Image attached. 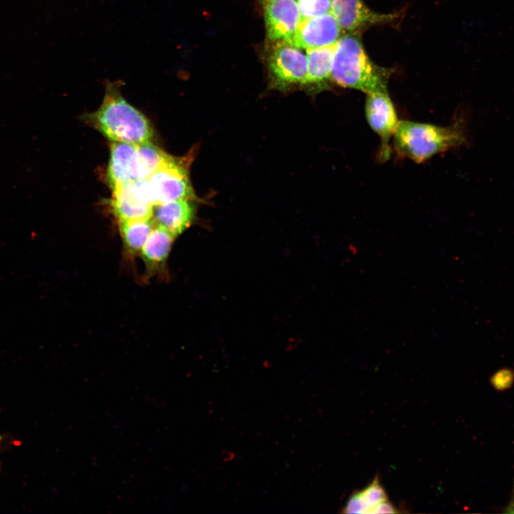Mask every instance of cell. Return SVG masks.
Listing matches in <instances>:
<instances>
[{
    "instance_id": "1",
    "label": "cell",
    "mask_w": 514,
    "mask_h": 514,
    "mask_svg": "<svg viewBox=\"0 0 514 514\" xmlns=\"http://www.w3.org/2000/svg\"><path fill=\"white\" fill-rule=\"evenodd\" d=\"M121 87V81L109 82L101 105L86 121L113 142H149L153 136L149 121L124 98Z\"/></svg>"
},
{
    "instance_id": "2",
    "label": "cell",
    "mask_w": 514,
    "mask_h": 514,
    "mask_svg": "<svg viewBox=\"0 0 514 514\" xmlns=\"http://www.w3.org/2000/svg\"><path fill=\"white\" fill-rule=\"evenodd\" d=\"M397 154L416 163H422L435 155L467 143L463 119L448 126L399 121L393 135Z\"/></svg>"
},
{
    "instance_id": "3",
    "label": "cell",
    "mask_w": 514,
    "mask_h": 514,
    "mask_svg": "<svg viewBox=\"0 0 514 514\" xmlns=\"http://www.w3.org/2000/svg\"><path fill=\"white\" fill-rule=\"evenodd\" d=\"M388 74L371 62L355 36H341L336 44L331 79L338 86L366 94L386 90Z\"/></svg>"
},
{
    "instance_id": "4",
    "label": "cell",
    "mask_w": 514,
    "mask_h": 514,
    "mask_svg": "<svg viewBox=\"0 0 514 514\" xmlns=\"http://www.w3.org/2000/svg\"><path fill=\"white\" fill-rule=\"evenodd\" d=\"M191 161L189 156L173 157L147 178L154 205L195 198L188 176Z\"/></svg>"
},
{
    "instance_id": "5",
    "label": "cell",
    "mask_w": 514,
    "mask_h": 514,
    "mask_svg": "<svg viewBox=\"0 0 514 514\" xmlns=\"http://www.w3.org/2000/svg\"><path fill=\"white\" fill-rule=\"evenodd\" d=\"M298 49L283 41L273 42L268 56V66L274 86L285 89L296 84H305L307 58Z\"/></svg>"
},
{
    "instance_id": "6",
    "label": "cell",
    "mask_w": 514,
    "mask_h": 514,
    "mask_svg": "<svg viewBox=\"0 0 514 514\" xmlns=\"http://www.w3.org/2000/svg\"><path fill=\"white\" fill-rule=\"evenodd\" d=\"M365 111L369 126L381 138L379 160L385 161L390 157V141L399 122L387 89L367 94Z\"/></svg>"
},
{
    "instance_id": "7",
    "label": "cell",
    "mask_w": 514,
    "mask_h": 514,
    "mask_svg": "<svg viewBox=\"0 0 514 514\" xmlns=\"http://www.w3.org/2000/svg\"><path fill=\"white\" fill-rule=\"evenodd\" d=\"M112 190L111 206L119 222L152 218L154 204L147 178Z\"/></svg>"
},
{
    "instance_id": "8",
    "label": "cell",
    "mask_w": 514,
    "mask_h": 514,
    "mask_svg": "<svg viewBox=\"0 0 514 514\" xmlns=\"http://www.w3.org/2000/svg\"><path fill=\"white\" fill-rule=\"evenodd\" d=\"M266 34L272 41L290 43L301 21L297 0H263Z\"/></svg>"
},
{
    "instance_id": "9",
    "label": "cell",
    "mask_w": 514,
    "mask_h": 514,
    "mask_svg": "<svg viewBox=\"0 0 514 514\" xmlns=\"http://www.w3.org/2000/svg\"><path fill=\"white\" fill-rule=\"evenodd\" d=\"M342 29L332 12L302 20L289 44L307 49L335 45Z\"/></svg>"
},
{
    "instance_id": "10",
    "label": "cell",
    "mask_w": 514,
    "mask_h": 514,
    "mask_svg": "<svg viewBox=\"0 0 514 514\" xmlns=\"http://www.w3.org/2000/svg\"><path fill=\"white\" fill-rule=\"evenodd\" d=\"M107 178L112 189L141 179L136 144L112 142Z\"/></svg>"
},
{
    "instance_id": "11",
    "label": "cell",
    "mask_w": 514,
    "mask_h": 514,
    "mask_svg": "<svg viewBox=\"0 0 514 514\" xmlns=\"http://www.w3.org/2000/svg\"><path fill=\"white\" fill-rule=\"evenodd\" d=\"M331 12L341 29L348 32L388 22L394 17L391 14H382L371 11L362 0H332Z\"/></svg>"
},
{
    "instance_id": "12",
    "label": "cell",
    "mask_w": 514,
    "mask_h": 514,
    "mask_svg": "<svg viewBox=\"0 0 514 514\" xmlns=\"http://www.w3.org/2000/svg\"><path fill=\"white\" fill-rule=\"evenodd\" d=\"M195 213L193 203L181 199L154 205L152 218L156 225L177 237L191 226Z\"/></svg>"
},
{
    "instance_id": "13",
    "label": "cell",
    "mask_w": 514,
    "mask_h": 514,
    "mask_svg": "<svg viewBox=\"0 0 514 514\" xmlns=\"http://www.w3.org/2000/svg\"><path fill=\"white\" fill-rule=\"evenodd\" d=\"M175 238L167 230L156 225L140 253L147 276L154 275L165 268Z\"/></svg>"
},
{
    "instance_id": "14",
    "label": "cell",
    "mask_w": 514,
    "mask_h": 514,
    "mask_svg": "<svg viewBox=\"0 0 514 514\" xmlns=\"http://www.w3.org/2000/svg\"><path fill=\"white\" fill-rule=\"evenodd\" d=\"M119 223L120 234L127 253L136 256L141 251L150 233L156 226L152 218Z\"/></svg>"
},
{
    "instance_id": "15",
    "label": "cell",
    "mask_w": 514,
    "mask_h": 514,
    "mask_svg": "<svg viewBox=\"0 0 514 514\" xmlns=\"http://www.w3.org/2000/svg\"><path fill=\"white\" fill-rule=\"evenodd\" d=\"M335 46L306 50L308 74L305 84L321 86L331 79Z\"/></svg>"
},
{
    "instance_id": "16",
    "label": "cell",
    "mask_w": 514,
    "mask_h": 514,
    "mask_svg": "<svg viewBox=\"0 0 514 514\" xmlns=\"http://www.w3.org/2000/svg\"><path fill=\"white\" fill-rule=\"evenodd\" d=\"M136 149L141 179L149 178L173 158L150 141L136 144Z\"/></svg>"
},
{
    "instance_id": "17",
    "label": "cell",
    "mask_w": 514,
    "mask_h": 514,
    "mask_svg": "<svg viewBox=\"0 0 514 514\" xmlns=\"http://www.w3.org/2000/svg\"><path fill=\"white\" fill-rule=\"evenodd\" d=\"M301 21L331 12L332 0H297Z\"/></svg>"
},
{
    "instance_id": "18",
    "label": "cell",
    "mask_w": 514,
    "mask_h": 514,
    "mask_svg": "<svg viewBox=\"0 0 514 514\" xmlns=\"http://www.w3.org/2000/svg\"><path fill=\"white\" fill-rule=\"evenodd\" d=\"M360 492L367 507L368 513H370L374 507L388 500L386 493L377 476L368 487Z\"/></svg>"
},
{
    "instance_id": "19",
    "label": "cell",
    "mask_w": 514,
    "mask_h": 514,
    "mask_svg": "<svg viewBox=\"0 0 514 514\" xmlns=\"http://www.w3.org/2000/svg\"><path fill=\"white\" fill-rule=\"evenodd\" d=\"M514 381V373L505 368L497 371L490 379L491 384L498 390L509 388Z\"/></svg>"
},
{
    "instance_id": "20",
    "label": "cell",
    "mask_w": 514,
    "mask_h": 514,
    "mask_svg": "<svg viewBox=\"0 0 514 514\" xmlns=\"http://www.w3.org/2000/svg\"><path fill=\"white\" fill-rule=\"evenodd\" d=\"M345 513H368V509L360 491L354 493L343 508Z\"/></svg>"
},
{
    "instance_id": "21",
    "label": "cell",
    "mask_w": 514,
    "mask_h": 514,
    "mask_svg": "<svg viewBox=\"0 0 514 514\" xmlns=\"http://www.w3.org/2000/svg\"><path fill=\"white\" fill-rule=\"evenodd\" d=\"M398 513L393 505L388 500L381 503L374 507L370 513Z\"/></svg>"
},
{
    "instance_id": "22",
    "label": "cell",
    "mask_w": 514,
    "mask_h": 514,
    "mask_svg": "<svg viewBox=\"0 0 514 514\" xmlns=\"http://www.w3.org/2000/svg\"><path fill=\"white\" fill-rule=\"evenodd\" d=\"M506 513H514V497L510 502V505L506 508Z\"/></svg>"
},
{
    "instance_id": "23",
    "label": "cell",
    "mask_w": 514,
    "mask_h": 514,
    "mask_svg": "<svg viewBox=\"0 0 514 514\" xmlns=\"http://www.w3.org/2000/svg\"><path fill=\"white\" fill-rule=\"evenodd\" d=\"M1 435H0V443H1Z\"/></svg>"
}]
</instances>
